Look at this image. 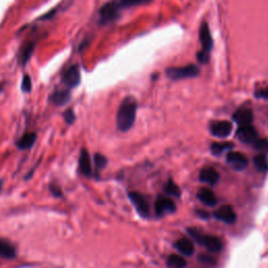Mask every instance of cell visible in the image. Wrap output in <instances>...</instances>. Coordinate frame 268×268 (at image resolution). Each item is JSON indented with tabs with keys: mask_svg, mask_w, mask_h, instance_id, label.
<instances>
[{
	"mask_svg": "<svg viewBox=\"0 0 268 268\" xmlns=\"http://www.w3.org/2000/svg\"><path fill=\"white\" fill-rule=\"evenodd\" d=\"M136 110L137 103L132 96H128L122 102L116 114V126L118 130L126 132L132 128L135 122Z\"/></svg>",
	"mask_w": 268,
	"mask_h": 268,
	"instance_id": "6da1fadb",
	"label": "cell"
},
{
	"mask_svg": "<svg viewBox=\"0 0 268 268\" xmlns=\"http://www.w3.org/2000/svg\"><path fill=\"white\" fill-rule=\"evenodd\" d=\"M200 69L195 64H189L180 67H169L166 70L167 77L171 80H184V79H193L199 76Z\"/></svg>",
	"mask_w": 268,
	"mask_h": 268,
	"instance_id": "7a4b0ae2",
	"label": "cell"
},
{
	"mask_svg": "<svg viewBox=\"0 0 268 268\" xmlns=\"http://www.w3.org/2000/svg\"><path fill=\"white\" fill-rule=\"evenodd\" d=\"M121 16V10L113 1L104 4L100 10V24L107 25L116 21Z\"/></svg>",
	"mask_w": 268,
	"mask_h": 268,
	"instance_id": "3957f363",
	"label": "cell"
},
{
	"mask_svg": "<svg viewBox=\"0 0 268 268\" xmlns=\"http://www.w3.org/2000/svg\"><path fill=\"white\" fill-rule=\"evenodd\" d=\"M63 83L68 88H74L79 86L81 82V72L79 65L74 64L68 67L62 76Z\"/></svg>",
	"mask_w": 268,
	"mask_h": 268,
	"instance_id": "277c9868",
	"label": "cell"
},
{
	"mask_svg": "<svg viewBox=\"0 0 268 268\" xmlns=\"http://www.w3.org/2000/svg\"><path fill=\"white\" fill-rule=\"evenodd\" d=\"M199 40L201 42V50L210 54L214 47V40L212 38L210 26L206 22H202L199 27Z\"/></svg>",
	"mask_w": 268,
	"mask_h": 268,
	"instance_id": "5b68a950",
	"label": "cell"
},
{
	"mask_svg": "<svg viewBox=\"0 0 268 268\" xmlns=\"http://www.w3.org/2000/svg\"><path fill=\"white\" fill-rule=\"evenodd\" d=\"M236 135L244 144H254L258 138V132L251 124L244 125L239 126V128L237 129Z\"/></svg>",
	"mask_w": 268,
	"mask_h": 268,
	"instance_id": "8992f818",
	"label": "cell"
},
{
	"mask_svg": "<svg viewBox=\"0 0 268 268\" xmlns=\"http://www.w3.org/2000/svg\"><path fill=\"white\" fill-rule=\"evenodd\" d=\"M129 199L131 200V202L133 203L134 207L136 208L137 213L141 216V217L147 218L149 214H150V210H149L148 202L143 197V195H140L137 192H130Z\"/></svg>",
	"mask_w": 268,
	"mask_h": 268,
	"instance_id": "52a82bcc",
	"label": "cell"
},
{
	"mask_svg": "<svg viewBox=\"0 0 268 268\" xmlns=\"http://www.w3.org/2000/svg\"><path fill=\"white\" fill-rule=\"evenodd\" d=\"M233 125L227 121H216L212 122L210 125V130L213 135L217 137H226L232 132Z\"/></svg>",
	"mask_w": 268,
	"mask_h": 268,
	"instance_id": "ba28073f",
	"label": "cell"
},
{
	"mask_svg": "<svg viewBox=\"0 0 268 268\" xmlns=\"http://www.w3.org/2000/svg\"><path fill=\"white\" fill-rule=\"evenodd\" d=\"M176 210V205L174 201L168 198L159 196L155 202V211L158 216H162L167 213H174Z\"/></svg>",
	"mask_w": 268,
	"mask_h": 268,
	"instance_id": "9c48e42d",
	"label": "cell"
},
{
	"mask_svg": "<svg viewBox=\"0 0 268 268\" xmlns=\"http://www.w3.org/2000/svg\"><path fill=\"white\" fill-rule=\"evenodd\" d=\"M214 216L218 220L228 223V224H232V223H234L237 219V215L234 211V208L228 204L220 206L218 210L214 213Z\"/></svg>",
	"mask_w": 268,
	"mask_h": 268,
	"instance_id": "30bf717a",
	"label": "cell"
},
{
	"mask_svg": "<svg viewBox=\"0 0 268 268\" xmlns=\"http://www.w3.org/2000/svg\"><path fill=\"white\" fill-rule=\"evenodd\" d=\"M226 161L229 166L239 171L244 170L248 165L247 158L240 152H228L226 155Z\"/></svg>",
	"mask_w": 268,
	"mask_h": 268,
	"instance_id": "8fae6325",
	"label": "cell"
},
{
	"mask_svg": "<svg viewBox=\"0 0 268 268\" xmlns=\"http://www.w3.org/2000/svg\"><path fill=\"white\" fill-rule=\"evenodd\" d=\"M197 242L201 245H203L204 247H206L212 252H218L222 249V242L217 237L201 234Z\"/></svg>",
	"mask_w": 268,
	"mask_h": 268,
	"instance_id": "7c38bea8",
	"label": "cell"
},
{
	"mask_svg": "<svg viewBox=\"0 0 268 268\" xmlns=\"http://www.w3.org/2000/svg\"><path fill=\"white\" fill-rule=\"evenodd\" d=\"M233 118L239 126L250 125L254 121V113H252V110L249 108H241L236 111Z\"/></svg>",
	"mask_w": 268,
	"mask_h": 268,
	"instance_id": "4fadbf2b",
	"label": "cell"
},
{
	"mask_svg": "<svg viewBox=\"0 0 268 268\" xmlns=\"http://www.w3.org/2000/svg\"><path fill=\"white\" fill-rule=\"evenodd\" d=\"M199 179L204 183L213 185L217 183V181L219 180V174L214 168L206 167L201 170L199 174Z\"/></svg>",
	"mask_w": 268,
	"mask_h": 268,
	"instance_id": "5bb4252c",
	"label": "cell"
},
{
	"mask_svg": "<svg viewBox=\"0 0 268 268\" xmlns=\"http://www.w3.org/2000/svg\"><path fill=\"white\" fill-rule=\"evenodd\" d=\"M79 166L81 173L84 176H91L92 175V168H91V160L89 157V153L85 149H82L81 155H80V160H79Z\"/></svg>",
	"mask_w": 268,
	"mask_h": 268,
	"instance_id": "9a60e30c",
	"label": "cell"
},
{
	"mask_svg": "<svg viewBox=\"0 0 268 268\" xmlns=\"http://www.w3.org/2000/svg\"><path fill=\"white\" fill-rule=\"evenodd\" d=\"M174 245L176 249L184 256H192L195 249L194 243L192 242V240L188 239V238H182V239L177 240Z\"/></svg>",
	"mask_w": 268,
	"mask_h": 268,
	"instance_id": "2e32d148",
	"label": "cell"
},
{
	"mask_svg": "<svg viewBox=\"0 0 268 268\" xmlns=\"http://www.w3.org/2000/svg\"><path fill=\"white\" fill-rule=\"evenodd\" d=\"M197 197L201 202L208 206H213L217 203V198H216L214 192L210 189H206V188L200 189L197 193Z\"/></svg>",
	"mask_w": 268,
	"mask_h": 268,
	"instance_id": "e0dca14e",
	"label": "cell"
},
{
	"mask_svg": "<svg viewBox=\"0 0 268 268\" xmlns=\"http://www.w3.org/2000/svg\"><path fill=\"white\" fill-rule=\"evenodd\" d=\"M70 100V92L67 89L63 90H57L50 96V101L53 102L57 106H63L67 104Z\"/></svg>",
	"mask_w": 268,
	"mask_h": 268,
	"instance_id": "ac0fdd59",
	"label": "cell"
},
{
	"mask_svg": "<svg viewBox=\"0 0 268 268\" xmlns=\"http://www.w3.org/2000/svg\"><path fill=\"white\" fill-rule=\"evenodd\" d=\"M118 9H128V7L137 6L151 2L152 0H112Z\"/></svg>",
	"mask_w": 268,
	"mask_h": 268,
	"instance_id": "d6986e66",
	"label": "cell"
},
{
	"mask_svg": "<svg viewBox=\"0 0 268 268\" xmlns=\"http://www.w3.org/2000/svg\"><path fill=\"white\" fill-rule=\"evenodd\" d=\"M234 147V144L230 141H219V143H213L211 145V151L215 155H220L224 151H228Z\"/></svg>",
	"mask_w": 268,
	"mask_h": 268,
	"instance_id": "ffe728a7",
	"label": "cell"
},
{
	"mask_svg": "<svg viewBox=\"0 0 268 268\" xmlns=\"http://www.w3.org/2000/svg\"><path fill=\"white\" fill-rule=\"evenodd\" d=\"M36 137L37 135L35 133H26L24 134L23 136L20 138V140L17 143V146L19 149H29L31 147H33V145L35 144L36 141Z\"/></svg>",
	"mask_w": 268,
	"mask_h": 268,
	"instance_id": "44dd1931",
	"label": "cell"
},
{
	"mask_svg": "<svg viewBox=\"0 0 268 268\" xmlns=\"http://www.w3.org/2000/svg\"><path fill=\"white\" fill-rule=\"evenodd\" d=\"M167 264L170 268H184L187 266V261L180 255H171L167 260Z\"/></svg>",
	"mask_w": 268,
	"mask_h": 268,
	"instance_id": "7402d4cb",
	"label": "cell"
},
{
	"mask_svg": "<svg viewBox=\"0 0 268 268\" xmlns=\"http://www.w3.org/2000/svg\"><path fill=\"white\" fill-rule=\"evenodd\" d=\"M34 49H35V43H33V42L25 44V45L23 46V48L21 49L20 61H21L22 65L24 66L28 62V60L31 59V57L34 53Z\"/></svg>",
	"mask_w": 268,
	"mask_h": 268,
	"instance_id": "603a6c76",
	"label": "cell"
},
{
	"mask_svg": "<svg viewBox=\"0 0 268 268\" xmlns=\"http://www.w3.org/2000/svg\"><path fill=\"white\" fill-rule=\"evenodd\" d=\"M254 163L256 169L259 171V172L261 173H265L267 172L268 170V158L265 153H261L257 155L256 157L254 158Z\"/></svg>",
	"mask_w": 268,
	"mask_h": 268,
	"instance_id": "cb8c5ba5",
	"label": "cell"
},
{
	"mask_svg": "<svg viewBox=\"0 0 268 268\" xmlns=\"http://www.w3.org/2000/svg\"><path fill=\"white\" fill-rule=\"evenodd\" d=\"M15 255H16V251H15L12 245L7 242L0 240V257L12 259L15 257Z\"/></svg>",
	"mask_w": 268,
	"mask_h": 268,
	"instance_id": "d4e9b609",
	"label": "cell"
},
{
	"mask_svg": "<svg viewBox=\"0 0 268 268\" xmlns=\"http://www.w3.org/2000/svg\"><path fill=\"white\" fill-rule=\"evenodd\" d=\"M165 190L168 193L169 195L174 196V197H179L180 196V189L178 188V185L172 180L170 179L166 185H165Z\"/></svg>",
	"mask_w": 268,
	"mask_h": 268,
	"instance_id": "484cf974",
	"label": "cell"
},
{
	"mask_svg": "<svg viewBox=\"0 0 268 268\" xmlns=\"http://www.w3.org/2000/svg\"><path fill=\"white\" fill-rule=\"evenodd\" d=\"M254 147L257 149V150L262 151L263 153L268 152V140L266 138H257V140L255 141Z\"/></svg>",
	"mask_w": 268,
	"mask_h": 268,
	"instance_id": "4316f807",
	"label": "cell"
},
{
	"mask_svg": "<svg viewBox=\"0 0 268 268\" xmlns=\"http://www.w3.org/2000/svg\"><path fill=\"white\" fill-rule=\"evenodd\" d=\"M21 89L23 92H29L32 90V80L28 74H24L23 79L21 82Z\"/></svg>",
	"mask_w": 268,
	"mask_h": 268,
	"instance_id": "83f0119b",
	"label": "cell"
},
{
	"mask_svg": "<svg viewBox=\"0 0 268 268\" xmlns=\"http://www.w3.org/2000/svg\"><path fill=\"white\" fill-rule=\"evenodd\" d=\"M94 162H95V166L99 169H103V168H105L107 165V158L104 155L98 153L94 156Z\"/></svg>",
	"mask_w": 268,
	"mask_h": 268,
	"instance_id": "f1b7e54d",
	"label": "cell"
},
{
	"mask_svg": "<svg viewBox=\"0 0 268 268\" xmlns=\"http://www.w3.org/2000/svg\"><path fill=\"white\" fill-rule=\"evenodd\" d=\"M196 58L199 63L206 64L208 63V61H210V54L205 53V51H202V50H199L196 54Z\"/></svg>",
	"mask_w": 268,
	"mask_h": 268,
	"instance_id": "f546056e",
	"label": "cell"
},
{
	"mask_svg": "<svg viewBox=\"0 0 268 268\" xmlns=\"http://www.w3.org/2000/svg\"><path fill=\"white\" fill-rule=\"evenodd\" d=\"M64 120L67 124H72L74 122V120H76V114H74L72 109H68V110L65 111V112H64Z\"/></svg>",
	"mask_w": 268,
	"mask_h": 268,
	"instance_id": "4dcf8cb0",
	"label": "cell"
},
{
	"mask_svg": "<svg viewBox=\"0 0 268 268\" xmlns=\"http://www.w3.org/2000/svg\"><path fill=\"white\" fill-rule=\"evenodd\" d=\"M255 96L258 99H268V86L258 89V90L255 92Z\"/></svg>",
	"mask_w": 268,
	"mask_h": 268,
	"instance_id": "1f68e13d",
	"label": "cell"
},
{
	"mask_svg": "<svg viewBox=\"0 0 268 268\" xmlns=\"http://www.w3.org/2000/svg\"><path fill=\"white\" fill-rule=\"evenodd\" d=\"M50 190H51V192L54 193V195L61 196V190H60V188H59V187H56V185L51 184L50 185Z\"/></svg>",
	"mask_w": 268,
	"mask_h": 268,
	"instance_id": "d6a6232c",
	"label": "cell"
},
{
	"mask_svg": "<svg viewBox=\"0 0 268 268\" xmlns=\"http://www.w3.org/2000/svg\"><path fill=\"white\" fill-rule=\"evenodd\" d=\"M55 13H56V10L51 11V12H48L46 15H44V16H42V17L40 18V20H46V19H49V18H51V17L54 16Z\"/></svg>",
	"mask_w": 268,
	"mask_h": 268,
	"instance_id": "836d02e7",
	"label": "cell"
},
{
	"mask_svg": "<svg viewBox=\"0 0 268 268\" xmlns=\"http://www.w3.org/2000/svg\"><path fill=\"white\" fill-rule=\"evenodd\" d=\"M198 215H200L201 217H203V218H208V215L206 212H203V211H197Z\"/></svg>",
	"mask_w": 268,
	"mask_h": 268,
	"instance_id": "e575fe53",
	"label": "cell"
},
{
	"mask_svg": "<svg viewBox=\"0 0 268 268\" xmlns=\"http://www.w3.org/2000/svg\"><path fill=\"white\" fill-rule=\"evenodd\" d=\"M0 189H1V181H0Z\"/></svg>",
	"mask_w": 268,
	"mask_h": 268,
	"instance_id": "d590c367",
	"label": "cell"
}]
</instances>
